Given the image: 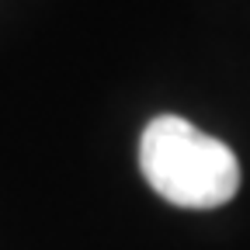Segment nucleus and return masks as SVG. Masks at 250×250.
<instances>
[{
    "label": "nucleus",
    "mask_w": 250,
    "mask_h": 250,
    "mask_svg": "<svg viewBox=\"0 0 250 250\" xmlns=\"http://www.w3.org/2000/svg\"><path fill=\"white\" fill-rule=\"evenodd\" d=\"M139 170L177 208H219L240 191L236 153L181 115H156L139 139Z\"/></svg>",
    "instance_id": "nucleus-1"
}]
</instances>
